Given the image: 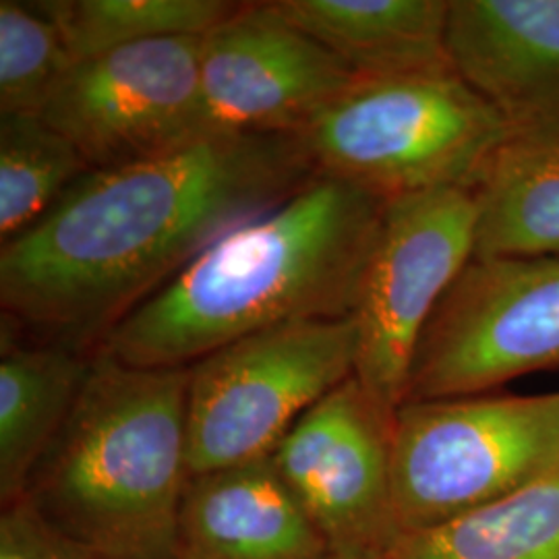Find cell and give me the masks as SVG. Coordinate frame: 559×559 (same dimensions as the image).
I'll use <instances>...</instances> for the list:
<instances>
[{
    "instance_id": "cell-18",
    "label": "cell",
    "mask_w": 559,
    "mask_h": 559,
    "mask_svg": "<svg viewBox=\"0 0 559 559\" xmlns=\"http://www.w3.org/2000/svg\"><path fill=\"white\" fill-rule=\"evenodd\" d=\"M73 62L164 38H203L235 17L228 0H38Z\"/></svg>"
},
{
    "instance_id": "cell-9",
    "label": "cell",
    "mask_w": 559,
    "mask_h": 559,
    "mask_svg": "<svg viewBox=\"0 0 559 559\" xmlns=\"http://www.w3.org/2000/svg\"><path fill=\"white\" fill-rule=\"evenodd\" d=\"M392 429L394 420L353 376L305 413L270 456L332 558H385L404 537L392 500Z\"/></svg>"
},
{
    "instance_id": "cell-16",
    "label": "cell",
    "mask_w": 559,
    "mask_h": 559,
    "mask_svg": "<svg viewBox=\"0 0 559 559\" xmlns=\"http://www.w3.org/2000/svg\"><path fill=\"white\" fill-rule=\"evenodd\" d=\"M94 353L60 344L2 338L0 355V501L21 500L40 460L59 438Z\"/></svg>"
},
{
    "instance_id": "cell-14",
    "label": "cell",
    "mask_w": 559,
    "mask_h": 559,
    "mask_svg": "<svg viewBox=\"0 0 559 559\" xmlns=\"http://www.w3.org/2000/svg\"><path fill=\"white\" fill-rule=\"evenodd\" d=\"M274 7L359 80L452 69L445 50L450 0H276Z\"/></svg>"
},
{
    "instance_id": "cell-15",
    "label": "cell",
    "mask_w": 559,
    "mask_h": 559,
    "mask_svg": "<svg viewBox=\"0 0 559 559\" xmlns=\"http://www.w3.org/2000/svg\"><path fill=\"white\" fill-rule=\"evenodd\" d=\"M468 191L475 258L559 255V122L510 129Z\"/></svg>"
},
{
    "instance_id": "cell-2",
    "label": "cell",
    "mask_w": 559,
    "mask_h": 559,
    "mask_svg": "<svg viewBox=\"0 0 559 559\" xmlns=\"http://www.w3.org/2000/svg\"><path fill=\"white\" fill-rule=\"evenodd\" d=\"M385 203L348 180L313 177L203 249L120 321L100 350L133 367H191L267 328L350 318Z\"/></svg>"
},
{
    "instance_id": "cell-12",
    "label": "cell",
    "mask_w": 559,
    "mask_h": 559,
    "mask_svg": "<svg viewBox=\"0 0 559 559\" xmlns=\"http://www.w3.org/2000/svg\"><path fill=\"white\" fill-rule=\"evenodd\" d=\"M454 73L510 129L559 122V0H450Z\"/></svg>"
},
{
    "instance_id": "cell-22",
    "label": "cell",
    "mask_w": 559,
    "mask_h": 559,
    "mask_svg": "<svg viewBox=\"0 0 559 559\" xmlns=\"http://www.w3.org/2000/svg\"><path fill=\"white\" fill-rule=\"evenodd\" d=\"M332 559H336V558H332ZM376 559H394V556H392V554H390V556H385V558H376Z\"/></svg>"
},
{
    "instance_id": "cell-4",
    "label": "cell",
    "mask_w": 559,
    "mask_h": 559,
    "mask_svg": "<svg viewBox=\"0 0 559 559\" xmlns=\"http://www.w3.org/2000/svg\"><path fill=\"white\" fill-rule=\"evenodd\" d=\"M510 127L448 71L357 80L297 133L318 175L383 200L471 189Z\"/></svg>"
},
{
    "instance_id": "cell-20",
    "label": "cell",
    "mask_w": 559,
    "mask_h": 559,
    "mask_svg": "<svg viewBox=\"0 0 559 559\" xmlns=\"http://www.w3.org/2000/svg\"><path fill=\"white\" fill-rule=\"evenodd\" d=\"M71 67L57 23L38 2H0V115H41Z\"/></svg>"
},
{
    "instance_id": "cell-1",
    "label": "cell",
    "mask_w": 559,
    "mask_h": 559,
    "mask_svg": "<svg viewBox=\"0 0 559 559\" xmlns=\"http://www.w3.org/2000/svg\"><path fill=\"white\" fill-rule=\"evenodd\" d=\"M313 177L297 135L253 133L203 135L90 170L41 221L2 242V316L36 342L92 355L203 249Z\"/></svg>"
},
{
    "instance_id": "cell-10",
    "label": "cell",
    "mask_w": 559,
    "mask_h": 559,
    "mask_svg": "<svg viewBox=\"0 0 559 559\" xmlns=\"http://www.w3.org/2000/svg\"><path fill=\"white\" fill-rule=\"evenodd\" d=\"M201 44L203 38H164L73 62L40 117L92 170L198 140Z\"/></svg>"
},
{
    "instance_id": "cell-11",
    "label": "cell",
    "mask_w": 559,
    "mask_h": 559,
    "mask_svg": "<svg viewBox=\"0 0 559 559\" xmlns=\"http://www.w3.org/2000/svg\"><path fill=\"white\" fill-rule=\"evenodd\" d=\"M357 80L274 2L242 4L203 36L200 138L297 135Z\"/></svg>"
},
{
    "instance_id": "cell-8",
    "label": "cell",
    "mask_w": 559,
    "mask_h": 559,
    "mask_svg": "<svg viewBox=\"0 0 559 559\" xmlns=\"http://www.w3.org/2000/svg\"><path fill=\"white\" fill-rule=\"evenodd\" d=\"M559 367V255L473 258L427 323L408 400L491 394Z\"/></svg>"
},
{
    "instance_id": "cell-17",
    "label": "cell",
    "mask_w": 559,
    "mask_h": 559,
    "mask_svg": "<svg viewBox=\"0 0 559 559\" xmlns=\"http://www.w3.org/2000/svg\"><path fill=\"white\" fill-rule=\"evenodd\" d=\"M394 559H559V466L516 493L402 537Z\"/></svg>"
},
{
    "instance_id": "cell-5",
    "label": "cell",
    "mask_w": 559,
    "mask_h": 559,
    "mask_svg": "<svg viewBox=\"0 0 559 559\" xmlns=\"http://www.w3.org/2000/svg\"><path fill=\"white\" fill-rule=\"evenodd\" d=\"M559 466V392L408 400L392 429L402 535L438 528Z\"/></svg>"
},
{
    "instance_id": "cell-3",
    "label": "cell",
    "mask_w": 559,
    "mask_h": 559,
    "mask_svg": "<svg viewBox=\"0 0 559 559\" xmlns=\"http://www.w3.org/2000/svg\"><path fill=\"white\" fill-rule=\"evenodd\" d=\"M189 367H133L96 350L25 498L106 559H179L189 471Z\"/></svg>"
},
{
    "instance_id": "cell-13",
    "label": "cell",
    "mask_w": 559,
    "mask_h": 559,
    "mask_svg": "<svg viewBox=\"0 0 559 559\" xmlns=\"http://www.w3.org/2000/svg\"><path fill=\"white\" fill-rule=\"evenodd\" d=\"M179 559H332L272 459L189 479Z\"/></svg>"
},
{
    "instance_id": "cell-19",
    "label": "cell",
    "mask_w": 559,
    "mask_h": 559,
    "mask_svg": "<svg viewBox=\"0 0 559 559\" xmlns=\"http://www.w3.org/2000/svg\"><path fill=\"white\" fill-rule=\"evenodd\" d=\"M92 166L40 115H0V239L41 221Z\"/></svg>"
},
{
    "instance_id": "cell-7",
    "label": "cell",
    "mask_w": 559,
    "mask_h": 559,
    "mask_svg": "<svg viewBox=\"0 0 559 559\" xmlns=\"http://www.w3.org/2000/svg\"><path fill=\"white\" fill-rule=\"evenodd\" d=\"M475 258V203L468 189H436L385 203L353 320L355 378L396 419L408 399L420 336L443 295Z\"/></svg>"
},
{
    "instance_id": "cell-21",
    "label": "cell",
    "mask_w": 559,
    "mask_h": 559,
    "mask_svg": "<svg viewBox=\"0 0 559 559\" xmlns=\"http://www.w3.org/2000/svg\"><path fill=\"white\" fill-rule=\"evenodd\" d=\"M0 559H106L98 551L73 539L27 500L2 508Z\"/></svg>"
},
{
    "instance_id": "cell-6",
    "label": "cell",
    "mask_w": 559,
    "mask_h": 559,
    "mask_svg": "<svg viewBox=\"0 0 559 559\" xmlns=\"http://www.w3.org/2000/svg\"><path fill=\"white\" fill-rule=\"evenodd\" d=\"M357 325L302 320L230 342L189 367L191 477L270 459L320 400L355 376Z\"/></svg>"
}]
</instances>
